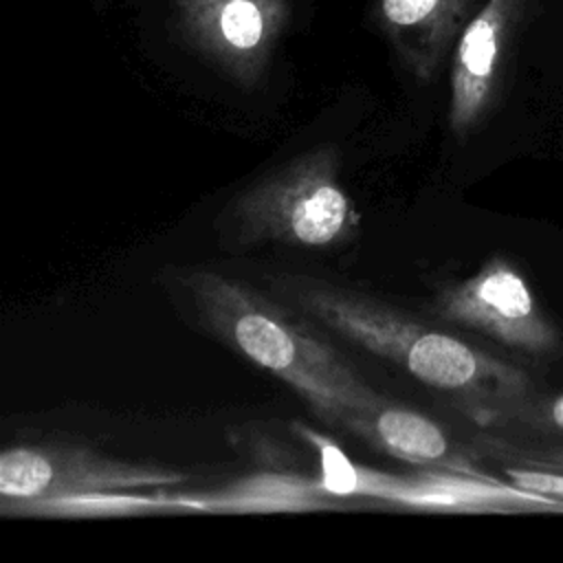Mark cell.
I'll use <instances>...</instances> for the list:
<instances>
[{
	"label": "cell",
	"instance_id": "2",
	"mask_svg": "<svg viewBox=\"0 0 563 563\" xmlns=\"http://www.w3.org/2000/svg\"><path fill=\"white\" fill-rule=\"evenodd\" d=\"M273 288L332 332L396 363L427 387L486 405L515 402L530 391V378L519 367L369 295L299 275L277 277Z\"/></svg>",
	"mask_w": 563,
	"mask_h": 563
},
{
	"label": "cell",
	"instance_id": "10",
	"mask_svg": "<svg viewBox=\"0 0 563 563\" xmlns=\"http://www.w3.org/2000/svg\"><path fill=\"white\" fill-rule=\"evenodd\" d=\"M343 429L383 453L411 464L455 473H477L453 449L449 435L431 418L385 398L374 407L350 416Z\"/></svg>",
	"mask_w": 563,
	"mask_h": 563
},
{
	"label": "cell",
	"instance_id": "3",
	"mask_svg": "<svg viewBox=\"0 0 563 563\" xmlns=\"http://www.w3.org/2000/svg\"><path fill=\"white\" fill-rule=\"evenodd\" d=\"M187 477L165 464L81 446L15 444L0 453V510L4 517L130 515L161 506L158 493Z\"/></svg>",
	"mask_w": 563,
	"mask_h": 563
},
{
	"label": "cell",
	"instance_id": "4",
	"mask_svg": "<svg viewBox=\"0 0 563 563\" xmlns=\"http://www.w3.org/2000/svg\"><path fill=\"white\" fill-rule=\"evenodd\" d=\"M240 244L325 249L352 240L361 216L341 185L336 145L312 147L251 185L231 207Z\"/></svg>",
	"mask_w": 563,
	"mask_h": 563
},
{
	"label": "cell",
	"instance_id": "9",
	"mask_svg": "<svg viewBox=\"0 0 563 563\" xmlns=\"http://www.w3.org/2000/svg\"><path fill=\"white\" fill-rule=\"evenodd\" d=\"M477 0H378V20L402 64L431 79L473 18Z\"/></svg>",
	"mask_w": 563,
	"mask_h": 563
},
{
	"label": "cell",
	"instance_id": "5",
	"mask_svg": "<svg viewBox=\"0 0 563 563\" xmlns=\"http://www.w3.org/2000/svg\"><path fill=\"white\" fill-rule=\"evenodd\" d=\"M292 431L314 449L319 457L321 495L367 497L374 504L405 506L429 512H497V515H563V497L497 482L482 473L435 471L400 475L350 462L328 435L292 424Z\"/></svg>",
	"mask_w": 563,
	"mask_h": 563
},
{
	"label": "cell",
	"instance_id": "1",
	"mask_svg": "<svg viewBox=\"0 0 563 563\" xmlns=\"http://www.w3.org/2000/svg\"><path fill=\"white\" fill-rule=\"evenodd\" d=\"M183 284L216 336L292 387L323 422L343 429L383 400L306 321L249 284L213 271H191Z\"/></svg>",
	"mask_w": 563,
	"mask_h": 563
},
{
	"label": "cell",
	"instance_id": "6",
	"mask_svg": "<svg viewBox=\"0 0 563 563\" xmlns=\"http://www.w3.org/2000/svg\"><path fill=\"white\" fill-rule=\"evenodd\" d=\"M433 312L532 356H554L561 350L559 328L541 310L523 273L501 255L486 260L475 275L444 286L433 299Z\"/></svg>",
	"mask_w": 563,
	"mask_h": 563
},
{
	"label": "cell",
	"instance_id": "8",
	"mask_svg": "<svg viewBox=\"0 0 563 563\" xmlns=\"http://www.w3.org/2000/svg\"><path fill=\"white\" fill-rule=\"evenodd\" d=\"M523 0H486L462 29L451 64L449 128L466 136L490 108L501 59Z\"/></svg>",
	"mask_w": 563,
	"mask_h": 563
},
{
	"label": "cell",
	"instance_id": "12",
	"mask_svg": "<svg viewBox=\"0 0 563 563\" xmlns=\"http://www.w3.org/2000/svg\"><path fill=\"white\" fill-rule=\"evenodd\" d=\"M545 413H548L550 424L563 431V394H559L556 398H552V400H550V405H548Z\"/></svg>",
	"mask_w": 563,
	"mask_h": 563
},
{
	"label": "cell",
	"instance_id": "11",
	"mask_svg": "<svg viewBox=\"0 0 563 563\" xmlns=\"http://www.w3.org/2000/svg\"><path fill=\"white\" fill-rule=\"evenodd\" d=\"M510 482L517 486H523L528 490L545 493L563 497V475L561 473H548V471H526V468H508Z\"/></svg>",
	"mask_w": 563,
	"mask_h": 563
},
{
	"label": "cell",
	"instance_id": "7",
	"mask_svg": "<svg viewBox=\"0 0 563 563\" xmlns=\"http://www.w3.org/2000/svg\"><path fill=\"white\" fill-rule=\"evenodd\" d=\"M180 35L229 79L249 88L264 75L286 29V0H172Z\"/></svg>",
	"mask_w": 563,
	"mask_h": 563
}]
</instances>
